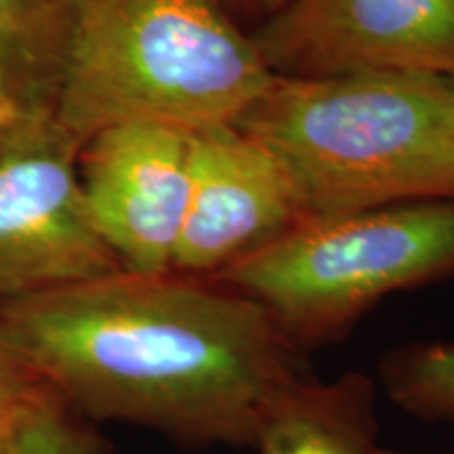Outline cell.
<instances>
[{
    "mask_svg": "<svg viewBox=\"0 0 454 454\" xmlns=\"http://www.w3.org/2000/svg\"><path fill=\"white\" fill-rule=\"evenodd\" d=\"M282 78L429 72L454 78V0H286L253 32Z\"/></svg>",
    "mask_w": 454,
    "mask_h": 454,
    "instance_id": "8992f818",
    "label": "cell"
},
{
    "mask_svg": "<svg viewBox=\"0 0 454 454\" xmlns=\"http://www.w3.org/2000/svg\"><path fill=\"white\" fill-rule=\"evenodd\" d=\"M377 383L391 404L419 421H454V343H411L389 349Z\"/></svg>",
    "mask_w": 454,
    "mask_h": 454,
    "instance_id": "8fae6325",
    "label": "cell"
},
{
    "mask_svg": "<svg viewBox=\"0 0 454 454\" xmlns=\"http://www.w3.org/2000/svg\"><path fill=\"white\" fill-rule=\"evenodd\" d=\"M76 0H0V112H55Z\"/></svg>",
    "mask_w": 454,
    "mask_h": 454,
    "instance_id": "30bf717a",
    "label": "cell"
},
{
    "mask_svg": "<svg viewBox=\"0 0 454 454\" xmlns=\"http://www.w3.org/2000/svg\"><path fill=\"white\" fill-rule=\"evenodd\" d=\"M190 177V130L162 122H121L84 141L78 154L84 202L122 271H173Z\"/></svg>",
    "mask_w": 454,
    "mask_h": 454,
    "instance_id": "52a82bcc",
    "label": "cell"
},
{
    "mask_svg": "<svg viewBox=\"0 0 454 454\" xmlns=\"http://www.w3.org/2000/svg\"><path fill=\"white\" fill-rule=\"evenodd\" d=\"M0 340L87 421L194 448H251L271 400L309 374L253 299L175 271L121 270L0 303Z\"/></svg>",
    "mask_w": 454,
    "mask_h": 454,
    "instance_id": "6da1fadb",
    "label": "cell"
},
{
    "mask_svg": "<svg viewBox=\"0 0 454 454\" xmlns=\"http://www.w3.org/2000/svg\"><path fill=\"white\" fill-rule=\"evenodd\" d=\"M284 3H286V0H227L230 7L240 9L248 15H257L261 17V21H263L265 17L274 15Z\"/></svg>",
    "mask_w": 454,
    "mask_h": 454,
    "instance_id": "5bb4252c",
    "label": "cell"
},
{
    "mask_svg": "<svg viewBox=\"0 0 454 454\" xmlns=\"http://www.w3.org/2000/svg\"><path fill=\"white\" fill-rule=\"evenodd\" d=\"M452 276L454 200H427L301 219L211 280L261 305L308 356L389 294Z\"/></svg>",
    "mask_w": 454,
    "mask_h": 454,
    "instance_id": "277c9868",
    "label": "cell"
},
{
    "mask_svg": "<svg viewBox=\"0 0 454 454\" xmlns=\"http://www.w3.org/2000/svg\"><path fill=\"white\" fill-rule=\"evenodd\" d=\"M301 213L286 175L236 124L192 133V177L175 274L213 278L257 251Z\"/></svg>",
    "mask_w": 454,
    "mask_h": 454,
    "instance_id": "ba28073f",
    "label": "cell"
},
{
    "mask_svg": "<svg viewBox=\"0 0 454 454\" xmlns=\"http://www.w3.org/2000/svg\"><path fill=\"white\" fill-rule=\"evenodd\" d=\"M13 116H15V114H9V112H0V129H3L4 124H7V122H9L11 118H13Z\"/></svg>",
    "mask_w": 454,
    "mask_h": 454,
    "instance_id": "9a60e30c",
    "label": "cell"
},
{
    "mask_svg": "<svg viewBox=\"0 0 454 454\" xmlns=\"http://www.w3.org/2000/svg\"><path fill=\"white\" fill-rule=\"evenodd\" d=\"M274 74L227 0H76L55 116L81 144L121 122L236 124Z\"/></svg>",
    "mask_w": 454,
    "mask_h": 454,
    "instance_id": "3957f363",
    "label": "cell"
},
{
    "mask_svg": "<svg viewBox=\"0 0 454 454\" xmlns=\"http://www.w3.org/2000/svg\"><path fill=\"white\" fill-rule=\"evenodd\" d=\"M377 379L348 371L331 381L305 374L265 412L254 454H383Z\"/></svg>",
    "mask_w": 454,
    "mask_h": 454,
    "instance_id": "9c48e42d",
    "label": "cell"
},
{
    "mask_svg": "<svg viewBox=\"0 0 454 454\" xmlns=\"http://www.w3.org/2000/svg\"><path fill=\"white\" fill-rule=\"evenodd\" d=\"M44 391L47 387L38 383L0 340V446L7 444L21 414Z\"/></svg>",
    "mask_w": 454,
    "mask_h": 454,
    "instance_id": "4fadbf2b",
    "label": "cell"
},
{
    "mask_svg": "<svg viewBox=\"0 0 454 454\" xmlns=\"http://www.w3.org/2000/svg\"><path fill=\"white\" fill-rule=\"evenodd\" d=\"M383 454H431V452H406V450H389V448H385Z\"/></svg>",
    "mask_w": 454,
    "mask_h": 454,
    "instance_id": "2e32d148",
    "label": "cell"
},
{
    "mask_svg": "<svg viewBox=\"0 0 454 454\" xmlns=\"http://www.w3.org/2000/svg\"><path fill=\"white\" fill-rule=\"evenodd\" d=\"M81 147L55 112L0 129V303L121 271L89 217Z\"/></svg>",
    "mask_w": 454,
    "mask_h": 454,
    "instance_id": "5b68a950",
    "label": "cell"
},
{
    "mask_svg": "<svg viewBox=\"0 0 454 454\" xmlns=\"http://www.w3.org/2000/svg\"><path fill=\"white\" fill-rule=\"evenodd\" d=\"M0 454H9V450H7V444L0 446Z\"/></svg>",
    "mask_w": 454,
    "mask_h": 454,
    "instance_id": "e0dca14e",
    "label": "cell"
},
{
    "mask_svg": "<svg viewBox=\"0 0 454 454\" xmlns=\"http://www.w3.org/2000/svg\"><path fill=\"white\" fill-rule=\"evenodd\" d=\"M9 454H106L104 440L87 419L70 411L47 389L17 421Z\"/></svg>",
    "mask_w": 454,
    "mask_h": 454,
    "instance_id": "7c38bea8",
    "label": "cell"
},
{
    "mask_svg": "<svg viewBox=\"0 0 454 454\" xmlns=\"http://www.w3.org/2000/svg\"><path fill=\"white\" fill-rule=\"evenodd\" d=\"M236 127L280 164L301 219L454 200L450 76H274Z\"/></svg>",
    "mask_w": 454,
    "mask_h": 454,
    "instance_id": "7a4b0ae2",
    "label": "cell"
}]
</instances>
